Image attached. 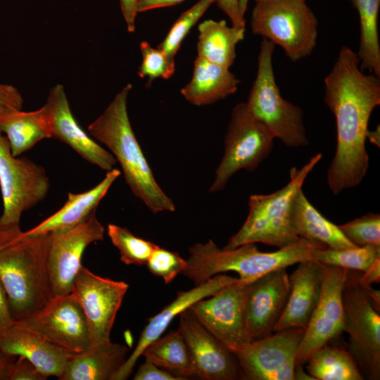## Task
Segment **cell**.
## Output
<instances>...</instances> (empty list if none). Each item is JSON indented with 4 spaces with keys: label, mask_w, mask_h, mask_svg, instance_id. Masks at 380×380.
I'll return each mask as SVG.
<instances>
[{
    "label": "cell",
    "mask_w": 380,
    "mask_h": 380,
    "mask_svg": "<svg viewBox=\"0 0 380 380\" xmlns=\"http://www.w3.org/2000/svg\"><path fill=\"white\" fill-rule=\"evenodd\" d=\"M50 234L0 226V281L14 320L31 316L51 298L47 255Z\"/></svg>",
    "instance_id": "7a4b0ae2"
},
{
    "label": "cell",
    "mask_w": 380,
    "mask_h": 380,
    "mask_svg": "<svg viewBox=\"0 0 380 380\" xmlns=\"http://www.w3.org/2000/svg\"><path fill=\"white\" fill-rule=\"evenodd\" d=\"M45 107L50 124L51 138L60 140L87 162L110 171L116 164L112 153L91 138L75 118L63 85L58 84L49 91Z\"/></svg>",
    "instance_id": "d6986e66"
},
{
    "label": "cell",
    "mask_w": 380,
    "mask_h": 380,
    "mask_svg": "<svg viewBox=\"0 0 380 380\" xmlns=\"http://www.w3.org/2000/svg\"><path fill=\"white\" fill-rule=\"evenodd\" d=\"M238 280L239 278L219 274L205 282L195 286L191 290L178 291L172 302L148 319L134 351L127 357L113 380H125L129 376L138 358L141 356L146 347L160 337L176 316L179 315L181 312L198 300L215 294L225 286Z\"/></svg>",
    "instance_id": "ffe728a7"
},
{
    "label": "cell",
    "mask_w": 380,
    "mask_h": 380,
    "mask_svg": "<svg viewBox=\"0 0 380 380\" xmlns=\"http://www.w3.org/2000/svg\"><path fill=\"white\" fill-rule=\"evenodd\" d=\"M252 32L280 46L293 62L310 56L317 44L318 22L305 0L255 1Z\"/></svg>",
    "instance_id": "ba28073f"
},
{
    "label": "cell",
    "mask_w": 380,
    "mask_h": 380,
    "mask_svg": "<svg viewBox=\"0 0 380 380\" xmlns=\"http://www.w3.org/2000/svg\"><path fill=\"white\" fill-rule=\"evenodd\" d=\"M322 158L321 153L312 157L301 168L291 167L286 185L270 194L251 195L248 200V214L239 229L229 240L225 249L242 244L262 243L281 248L300 239L291 223L293 201L303 183Z\"/></svg>",
    "instance_id": "5b68a950"
},
{
    "label": "cell",
    "mask_w": 380,
    "mask_h": 380,
    "mask_svg": "<svg viewBox=\"0 0 380 380\" xmlns=\"http://www.w3.org/2000/svg\"><path fill=\"white\" fill-rule=\"evenodd\" d=\"M239 82L229 68L197 56L191 80L181 89V94L193 105H209L234 94Z\"/></svg>",
    "instance_id": "d4e9b609"
},
{
    "label": "cell",
    "mask_w": 380,
    "mask_h": 380,
    "mask_svg": "<svg viewBox=\"0 0 380 380\" xmlns=\"http://www.w3.org/2000/svg\"><path fill=\"white\" fill-rule=\"evenodd\" d=\"M312 258L327 265L365 272L380 260V245H366L343 249L317 248Z\"/></svg>",
    "instance_id": "1f68e13d"
},
{
    "label": "cell",
    "mask_w": 380,
    "mask_h": 380,
    "mask_svg": "<svg viewBox=\"0 0 380 380\" xmlns=\"http://www.w3.org/2000/svg\"><path fill=\"white\" fill-rule=\"evenodd\" d=\"M317 248L327 246L300 238L296 243L276 251L262 252L253 243L225 249L209 240L189 248L187 265L182 274L197 286L217 274L235 272L240 281L248 284L272 271L313 259L312 253Z\"/></svg>",
    "instance_id": "277c9868"
},
{
    "label": "cell",
    "mask_w": 380,
    "mask_h": 380,
    "mask_svg": "<svg viewBox=\"0 0 380 380\" xmlns=\"http://www.w3.org/2000/svg\"><path fill=\"white\" fill-rule=\"evenodd\" d=\"M358 12L360 43L357 55L362 70L380 77L378 15L380 0H350Z\"/></svg>",
    "instance_id": "f546056e"
},
{
    "label": "cell",
    "mask_w": 380,
    "mask_h": 380,
    "mask_svg": "<svg viewBox=\"0 0 380 380\" xmlns=\"http://www.w3.org/2000/svg\"><path fill=\"white\" fill-rule=\"evenodd\" d=\"M215 2V0H199L182 13L158 48L161 49L170 59L175 60L181 44L191 29Z\"/></svg>",
    "instance_id": "836d02e7"
},
{
    "label": "cell",
    "mask_w": 380,
    "mask_h": 380,
    "mask_svg": "<svg viewBox=\"0 0 380 380\" xmlns=\"http://www.w3.org/2000/svg\"><path fill=\"white\" fill-rule=\"evenodd\" d=\"M149 272L167 284L186 269V260L176 252L156 246L146 264Z\"/></svg>",
    "instance_id": "8d00e7d4"
},
{
    "label": "cell",
    "mask_w": 380,
    "mask_h": 380,
    "mask_svg": "<svg viewBox=\"0 0 380 380\" xmlns=\"http://www.w3.org/2000/svg\"><path fill=\"white\" fill-rule=\"evenodd\" d=\"M129 348L111 341L73 353L60 380H113L127 358Z\"/></svg>",
    "instance_id": "cb8c5ba5"
},
{
    "label": "cell",
    "mask_w": 380,
    "mask_h": 380,
    "mask_svg": "<svg viewBox=\"0 0 380 380\" xmlns=\"http://www.w3.org/2000/svg\"><path fill=\"white\" fill-rule=\"evenodd\" d=\"M362 284L372 286L374 283L380 281V260H377L367 271L359 274Z\"/></svg>",
    "instance_id": "f6af8a7d"
},
{
    "label": "cell",
    "mask_w": 380,
    "mask_h": 380,
    "mask_svg": "<svg viewBox=\"0 0 380 380\" xmlns=\"http://www.w3.org/2000/svg\"><path fill=\"white\" fill-rule=\"evenodd\" d=\"M324 82V101L334 115L337 136L327 182L337 195L358 186L367 172L366 139L370 116L380 105V79L365 74L357 53L343 46Z\"/></svg>",
    "instance_id": "6da1fadb"
},
{
    "label": "cell",
    "mask_w": 380,
    "mask_h": 380,
    "mask_svg": "<svg viewBox=\"0 0 380 380\" xmlns=\"http://www.w3.org/2000/svg\"><path fill=\"white\" fill-rule=\"evenodd\" d=\"M274 46L266 39L261 42L257 75L246 104L273 137L285 146H306L309 141L303 110L282 97L275 80L272 64Z\"/></svg>",
    "instance_id": "52a82bcc"
},
{
    "label": "cell",
    "mask_w": 380,
    "mask_h": 380,
    "mask_svg": "<svg viewBox=\"0 0 380 380\" xmlns=\"http://www.w3.org/2000/svg\"><path fill=\"white\" fill-rule=\"evenodd\" d=\"M121 172L113 168L94 187L82 193H68V200L58 211L44 221L26 231L28 234H46L71 229L95 212Z\"/></svg>",
    "instance_id": "603a6c76"
},
{
    "label": "cell",
    "mask_w": 380,
    "mask_h": 380,
    "mask_svg": "<svg viewBox=\"0 0 380 380\" xmlns=\"http://www.w3.org/2000/svg\"><path fill=\"white\" fill-rule=\"evenodd\" d=\"M142 61L138 69V75L143 78L147 77L148 84L157 78L167 80L175 70V60L170 59L159 48H153L148 42L140 44Z\"/></svg>",
    "instance_id": "e575fe53"
},
{
    "label": "cell",
    "mask_w": 380,
    "mask_h": 380,
    "mask_svg": "<svg viewBox=\"0 0 380 380\" xmlns=\"http://www.w3.org/2000/svg\"><path fill=\"white\" fill-rule=\"evenodd\" d=\"M0 348L8 355L26 358L46 379H59L73 354L21 327L15 320L0 337Z\"/></svg>",
    "instance_id": "7402d4cb"
},
{
    "label": "cell",
    "mask_w": 380,
    "mask_h": 380,
    "mask_svg": "<svg viewBox=\"0 0 380 380\" xmlns=\"http://www.w3.org/2000/svg\"><path fill=\"white\" fill-rule=\"evenodd\" d=\"M0 187L2 227L20 225L23 213L42 201L50 188L44 167L26 158L13 156L6 137L1 132Z\"/></svg>",
    "instance_id": "30bf717a"
},
{
    "label": "cell",
    "mask_w": 380,
    "mask_h": 380,
    "mask_svg": "<svg viewBox=\"0 0 380 380\" xmlns=\"http://www.w3.org/2000/svg\"><path fill=\"white\" fill-rule=\"evenodd\" d=\"M184 0H138L137 11L145 12L149 10L178 4Z\"/></svg>",
    "instance_id": "ee69618b"
},
{
    "label": "cell",
    "mask_w": 380,
    "mask_h": 380,
    "mask_svg": "<svg viewBox=\"0 0 380 380\" xmlns=\"http://www.w3.org/2000/svg\"><path fill=\"white\" fill-rule=\"evenodd\" d=\"M104 233L95 211L71 229L49 234L47 267L52 297L72 292L74 280L82 267L84 250L89 244L102 241Z\"/></svg>",
    "instance_id": "5bb4252c"
},
{
    "label": "cell",
    "mask_w": 380,
    "mask_h": 380,
    "mask_svg": "<svg viewBox=\"0 0 380 380\" xmlns=\"http://www.w3.org/2000/svg\"><path fill=\"white\" fill-rule=\"evenodd\" d=\"M347 270L324 265L322 287L300 346L296 365L305 363L311 354L343 332L342 293Z\"/></svg>",
    "instance_id": "2e32d148"
},
{
    "label": "cell",
    "mask_w": 380,
    "mask_h": 380,
    "mask_svg": "<svg viewBox=\"0 0 380 380\" xmlns=\"http://www.w3.org/2000/svg\"><path fill=\"white\" fill-rule=\"evenodd\" d=\"M291 223L299 238L319 242L334 249L356 246L344 236L338 225L328 220L312 205L302 189L292 203Z\"/></svg>",
    "instance_id": "484cf974"
},
{
    "label": "cell",
    "mask_w": 380,
    "mask_h": 380,
    "mask_svg": "<svg viewBox=\"0 0 380 380\" xmlns=\"http://www.w3.org/2000/svg\"><path fill=\"white\" fill-rule=\"evenodd\" d=\"M305 379V380H316L308 373L304 372L302 365H296L294 370V380Z\"/></svg>",
    "instance_id": "7dc6e473"
},
{
    "label": "cell",
    "mask_w": 380,
    "mask_h": 380,
    "mask_svg": "<svg viewBox=\"0 0 380 380\" xmlns=\"http://www.w3.org/2000/svg\"><path fill=\"white\" fill-rule=\"evenodd\" d=\"M367 139H369V141L373 144L379 147L380 144V129L378 126L374 130H368Z\"/></svg>",
    "instance_id": "c3c4849f"
},
{
    "label": "cell",
    "mask_w": 380,
    "mask_h": 380,
    "mask_svg": "<svg viewBox=\"0 0 380 380\" xmlns=\"http://www.w3.org/2000/svg\"><path fill=\"white\" fill-rule=\"evenodd\" d=\"M290 291L289 275L279 268L246 286L244 310L253 339L271 335L286 307Z\"/></svg>",
    "instance_id": "ac0fdd59"
},
{
    "label": "cell",
    "mask_w": 380,
    "mask_h": 380,
    "mask_svg": "<svg viewBox=\"0 0 380 380\" xmlns=\"http://www.w3.org/2000/svg\"><path fill=\"white\" fill-rule=\"evenodd\" d=\"M344 236L355 246L380 245V215L368 213L338 225Z\"/></svg>",
    "instance_id": "d590c367"
},
{
    "label": "cell",
    "mask_w": 380,
    "mask_h": 380,
    "mask_svg": "<svg viewBox=\"0 0 380 380\" xmlns=\"http://www.w3.org/2000/svg\"><path fill=\"white\" fill-rule=\"evenodd\" d=\"M15 322L72 353H82L92 348L87 319L72 292L53 296L37 312Z\"/></svg>",
    "instance_id": "8fae6325"
},
{
    "label": "cell",
    "mask_w": 380,
    "mask_h": 380,
    "mask_svg": "<svg viewBox=\"0 0 380 380\" xmlns=\"http://www.w3.org/2000/svg\"><path fill=\"white\" fill-rule=\"evenodd\" d=\"M122 15L125 20L127 31L135 30V19L137 14V5L138 0H120Z\"/></svg>",
    "instance_id": "7bdbcfd3"
},
{
    "label": "cell",
    "mask_w": 380,
    "mask_h": 380,
    "mask_svg": "<svg viewBox=\"0 0 380 380\" xmlns=\"http://www.w3.org/2000/svg\"><path fill=\"white\" fill-rule=\"evenodd\" d=\"M324 272V265L315 259L298 263L289 276L288 300L273 332L290 328L306 329L321 294Z\"/></svg>",
    "instance_id": "44dd1931"
},
{
    "label": "cell",
    "mask_w": 380,
    "mask_h": 380,
    "mask_svg": "<svg viewBox=\"0 0 380 380\" xmlns=\"http://www.w3.org/2000/svg\"><path fill=\"white\" fill-rule=\"evenodd\" d=\"M215 2L230 19L233 26L245 28L246 23L241 12L239 0H215Z\"/></svg>",
    "instance_id": "60d3db41"
},
{
    "label": "cell",
    "mask_w": 380,
    "mask_h": 380,
    "mask_svg": "<svg viewBox=\"0 0 380 380\" xmlns=\"http://www.w3.org/2000/svg\"><path fill=\"white\" fill-rule=\"evenodd\" d=\"M274 137L246 103L233 108L224 138V151L209 191L222 190L240 170L254 171L271 153Z\"/></svg>",
    "instance_id": "9c48e42d"
},
{
    "label": "cell",
    "mask_w": 380,
    "mask_h": 380,
    "mask_svg": "<svg viewBox=\"0 0 380 380\" xmlns=\"http://www.w3.org/2000/svg\"><path fill=\"white\" fill-rule=\"evenodd\" d=\"M198 56L229 68L236 58V45L244 38L245 28L210 19L198 25Z\"/></svg>",
    "instance_id": "83f0119b"
},
{
    "label": "cell",
    "mask_w": 380,
    "mask_h": 380,
    "mask_svg": "<svg viewBox=\"0 0 380 380\" xmlns=\"http://www.w3.org/2000/svg\"><path fill=\"white\" fill-rule=\"evenodd\" d=\"M255 1H260V0H255Z\"/></svg>",
    "instance_id": "f907efd6"
},
{
    "label": "cell",
    "mask_w": 380,
    "mask_h": 380,
    "mask_svg": "<svg viewBox=\"0 0 380 380\" xmlns=\"http://www.w3.org/2000/svg\"><path fill=\"white\" fill-rule=\"evenodd\" d=\"M247 284L239 279L189 308L198 322L233 354L253 341L244 310Z\"/></svg>",
    "instance_id": "7c38bea8"
},
{
    "label": "cell",
    "mask_w": 380,
    "mask_h": 380,
    "mask_svg": "<svg viewBox=\"0 0 380 380\" xmlns=\"http://www.w3.org/2000/svg\"><path fill=\"white\" fill-rule=\"evenodd\" d=\"M14 322L6 291L0 281V337Z\"/></svg>",
    "instance_id": "b9f144b4"
},
{
    "label": "cell",
    "mask_w": 380,
    "mask_h": 380,
    "mask_svg": "<svg viewBox=\"0 0 380 380\" xmlns=\"http://www.w3.org/2000/svg\"><path fill=\"white\" fill-rule=\"evenodd\" d=\"M177 330L189 350L196 376L208 380L241 376L235 355L198 322L189 308L179 314Z\"/></svg>",
    "instance_id": "e0dca14e"
},
{
    "label": "cell",
    "mask_w": 380,
    "mask_h": 380,
    "mask_svg": "<svg viewBox=\"0 0 380 380\" xmlns=\"http://www.w3.org/2000/svg\"><path fill=\"white\" fill-rule=\"evenodd\" d=\"M248 3V0H239L241 12L243 15L246 11Z\"/></svg>",
    "instance_id": "681fc988"
},
{
    "label": "cell",
    "mask_w": 380,
    "mask_h": 380,
    "mask_svg": "<svg viewBox=\"0 0 380 380\" xmlns=\"http://www.w3.org/2000/svg\"><path fill=\"white\" fill-rule=\"evenodd\" d=\"M15 359V356L6 354L0 348V380H6L9 364Z\"/></svg>",
    "instance_id": "bcb514c9"
},
{
    "label": "cell",
    "mask_w": 380,
    "mask_h": 380,
    "mask_svg": "<svg viewBox=\"0 0 380 380\" xmlns=\"http://www.w3.org/2000/svg\"><path fill=\"white\" fill-rule=\"evenodd\" d=\"M359 273L347 270L342 293L343 331L348 350L365 379H380L379 291L362 284Z\"/></svg>",
    "instance_id": "8992f818"
},
{
    "label": "cell",
    "mask_w": 380,
    "mask_h": 380,
    "mask_svg": "<svg viewBox=\"0 0 380 380\" xmlns=\"http://www.w3.org/2000/svg\"><path fill=\"white\" fill-rule=\"evenodd\" d=\"M107 234L125 265H144L156 244L134 235L129 229L109 224Z\"/></svg>",
    "instance_id": "d6a6232c"
},
{
    "label": "cell",
    "mask_w": 380,
    "mask_h": 380,
    "mask_svg": "<svg viewBox=\"0 0 380 380\" xmlns=\"http://www.w3.org/2000/svg\"><path fill=\"white\" fill-rule=\"evenodd\" d=\"M23 99L13 85L0 82V115L22 110Z\"/></svg>",
    "instance_id": "f35d334b"
},
{
    "label": "cell",
    "mask_w": 380,
    "mask_h": 380,
    "mask_svg": "<svg viewBox=\"0 0 380 380\" xmlns=\"http://www.w3.org/2000/svg\"><path fill=\"white\" fill-rule=\"evenodd\" d=\"M132 89L131 84H126L104 112L88 126V132L110 149L121 165L132 193L153 213L174 212L173 201L156 182L132 130L127 107Z\"/></svg>",
    "instance_id": "3957f363"
},
{
    "label": "cell",
    "mask_w": 380,
    "mask_h": 380,
    "mask_svg": "<svg viewBox=\"0 0 380 380\" xmlns=\"http://www.w3.org/2000/svg\"><path fill=\"white\" fill-rule=\"evenodd\" d=\"M0 132L6 134L11 153L18 157L37 143L51 138L48 114L45 107L32 110L13 111L0 115Z\"/></svg>",
    "instance_id": "4316f807"
},
{
    "label": "cell",
    "mask_w": 380,
    "mask_h": 380,
    "mask_svg": "<svg viewBox=\"0 0 380 380\" xmlns=\"http://www.w3.org/2000/svg\"><path fill=\"white\" fill-rule=\"evenodd\" d=\"M8 365L6 380H46L39 370L26 358L18 356Z\"/></svg>",
    "instance_id": "74e56055"
},
{
    "label": "cell",
    "mask_w": 380,
    "mask_h": 380,
    "mask_svg": "<svg viewBox=\"0 0 380 380\" xmlns=\"http://www.w3.org/2000/svg\"><path fill=\"white\" fill-rule=\"evenodd\" d=\"M305 329L290 328L255 340L236 351L241 377L248 380H294L296 355Z\"/></svg>",
    "instance_id": "4fadbf2b"
},
{
    "label": "cell",
    "mask_w": 380,
    "mask_h": 380,
    "mask_svg": "<svg viewBox=\"0 0 380 380\" xmlns=\"http://www.w3.org/2000/svg\"><path fill=\"white\" fill-rule=\"evenodd\" d=\"M129 285L98 276L82 267L72 292L79 301L87 319L92 347L108 343L111 330Z\"/></svg>",
    "instance_id": "9a60e30c"
},
{
    "label": "cell",
    "mask_w": 380,
    "mask_h": 380,
    "mask_svg": "<svg viewBox=\"0 0 380 380\" xmlns=\"http://www.w3.org/2000/svg\"><path fill=\"white\" fill-rule=\"evenodd\" d=\"M141 355L180 380L196 376L188 346L178 330H172L148 345Z\"/></svg>",
    "instance_id": "f1b7e54d"
},
{
    "label": "cell",
    "mask_w": 380,
    "mask_h": 380,
    "mask_svg": "<svg viewBox=\"0 0 380 380\" xmlns=\"http://www.w3.org/2000/svg\"><path fill=\"white\" fill-rule=\"evenodd\" d=\"M134 380H180L178 377L165 371L151 361L145 362L139 367Z\"/></svg>",
    "instance_id": "ab89813d"
},
{
    "label": "cell",
    "mask_w": 380,
    "mask_h": 380,
    "mask_svg": "<svg viewBox=\"0 0 380 380\" xmlns=\"http://www.w3.org/2000/svg\"><path fill=\"white\" fill-rule=\"evenodd\" d=\"M307 371L316 380H363L348 350L327 343L309 357Z\"/></svg>",
    "instance_id": "4dcf8cb0"
}]
</instances>
